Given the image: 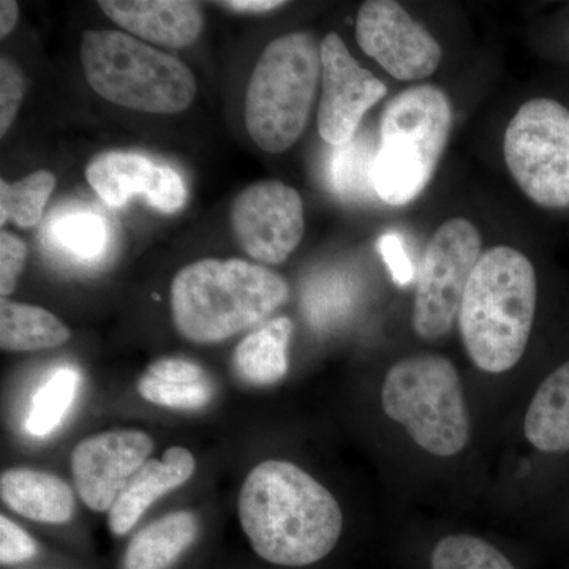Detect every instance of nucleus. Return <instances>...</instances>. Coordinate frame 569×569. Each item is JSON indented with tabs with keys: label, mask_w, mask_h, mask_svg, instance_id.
I'll list each match as a JSON object with an SVG mask.
<instances>
[{
	"label": "nucleus",
	"mask_w": 569,
	"mask_h": 569,
	"mask_svg": "<svg viewBox=\"0 0 569 569\" xmlns=\"http://www.w3.org/2000/svg\"><path fill=\"white\" fill-rule=\"evenodd\" d=\"M238 511L254 552L280 567H307L325 559L343 529L335 496L284 460H266L247 475Z\"/></svg>",
	"instance_id": "f257e3e1"
},
{
	"label": "nucleus",
	"mask_w": 569,
	"mask_h": 569,
	"mask_svg": "<svg viewBox=\"0 0 569 569\" xmlns=\"http://www.w3.org/2000/svg\"><path fill=\"white\" fill-rule=\"evenodd\" d=\"M537 302V272L526 254L508 246L481 254L458 318L463 347L478 369L503 373L518 365L529 346Z\"/></svg>",
	"instance_id": "f03ea898"
},
{
	"label": "nucleus",
	"mask_w": 569,
	"mask_h": 569,
	"mask_svg": "<svg viewBox=\"0 0 569 569\" xmlns=\"http://www.w3.org/2000/svg\"><path fill=\"white\" fill-rule=\"evenodd\" d=\"M288 283L263 266L201 260L171 284V313L183 339L216 343L260 323L287 301Z\"/></svg>",
	"instance_id": "7ed1b4c3"
},
{
	"label": "nucleus",
	"mask_w": 569,
	"mask_h": 569,
	"mask_svg": "<svg viewBox=\"0 0 569 569\" xmlns=\"http://www.w3.org/2000/svg\"><path fill=\"white\" fill-rule=\"evenodd\" d=\"M451 127V102L437 86H413L392 97L381 114L377 197L391 206L417 200L436 174Z\"/></svg>",
	"instance_id": "20e7f679"
},
{
	"label": "nucleus",
	"mask_w": 569,
	"mask_h": 569,
	"mask_svg": "<svg viewBox=\"0 0 569 569\" xmlns=\"http://www.w3.org/2000/svg\"><path fill=\"white\" fill-rule=\"evenodd\" d=\"M81 63L93 91L130 110L178 114L197 96V81L186 63L126 32H86Z\"/></svg>",
	"instance_id": "39448f33"
},
{
	"label": "nucleus",
	"mask_w": 569,
	"mask_h": 569,
	"mask_svg": "<svg viewBox=\"0 0 569 569\" xmlns=\"http://www.w3.org/2000/svg\"><path fill=\"white\" fill-rule=\"evenodd\" d=\"M320 78L321 44L312 33H287L266 47L246 96V126L258 148L280 153L299 140Z\"/></svg>",
	"instance_id": "423d86ee"
},
{
	"label": "nucleus",
	"mask_w": 569,
	"mask_h": 569,
	"mask_svg": "<svg viewBox=\"0 0 569 569\" xmlns=\"http://www.w3.org/2000/svg\"><path fill=\"white\" fill-rule=\"evenodd\" d=\"M385 413L419 448L451 458L467 447L470 415L458 369L440 355H415L389 369L381 389Z\"/></svg>",
	"instance_id": "0eeeda50"
},
{
	"label": "nucleus",
	"mask_w": 569,
	"mask_h": 569,
	"mask_svg": "<svg viewBox=\"0 0 569 569\" xmlns=\"http://www.w3.org/2000/svg\"><path fill=\"white\" fill-rule=\"evenodd\" d=\"M505 162L520 190L548 209L569 208V110L531 99L508 123Z\"/></svg>",
	"instance_id": "6e6552de"
},
{
	"label": "nucleus",
	"mask_w": 569,
	"mask_h": 569,
	"mask_svg": "<svg viewBox=\"0 0 569 569\" xmlns=\"http://www.w3.org/2000/svg\"><path fill=\"white\" fill-rule=\"evenodd\" d=\"M481 247V234L467 219L448 220L430 239L418 271L413 306V329L421 339H441L458 321Z\"/></svg>",
	"instance_id": "1a4fd4ad"
},
{
	"label": "nucleus",
	"mask_w": 569,
	"mask_h": 569,
	"mask_svg": "<svg viewBox=\"0 0 569 569\" xmlns=\"http://www.w3.org/2000/svg\"><path fill=\"white\" fill-rule=\"evenodd\" d=\"M236 239L253 260L279 264L305 236V206L293 187L261 181L247 187L231 208Z\"/></svg>",
	"instance_id": "9d476101"
},
{
	"label": "nucleus",
	"mask_w": 569,
	"mask_h": 569,
	"mask_svg": "<svg viewBox=\"0 0 569 569\" xmlns=\"http://www.w3.org/2000/svg\"><path fill=\"white\" fill-rule=\"evenodd\" d=\"M356 40L367 56L400 81L429 78L441 62L440 43L392 0H369L356 20Z\"/></svg>",
	"instance_id": "9b49d317"
},
{
	"label": "nucleus",
	"mask_w": 569,
	"mask_h": 569,
	"mask_svg": "<svg viewBox=\"0 0 569 569\" xmlns=\"http://www.w3.org/2000/svg\"><path fill=\"white\" fill-rule=\"evenodd\" d=\"M321 84L318 132L337 148L353 140L366 112L388 93L387 84L356 62L337 33L321 43Z\"/></svg>",
	"instance_id": "f8f14e48"
},
{
	"label": "nucleus",
	"mask_w": 569,
	"mask_h": 569,
	"mask_svg": "<svg viewBox=\"0 0 569 569\" xmlns=\"http://www.w3.org/2000/svg\"><path fill=\"white\" fill-rule=\"evenodd\" d=\"M152 451L151 436L137 429L110 430L78 443L71 452V473L86 507L110 512Z\"/></svg>",
	"instance_id": "ddd939ff"
},
{
	"label": "nucleus",
	"mask_w": 569,
	"mask_h": 569,
	"mask_svg": "<svg viewBox=\"0 0 569 569\" xmlns=\"http://www.w3.org/2000/svg\"><path fill=\"white\" fill-rule=\"evenodd\" d=\"M86 178L111 208H121L134 194H142L153 209L164 213L179 211L187 201L181 174L140 153H100L86 168Z\"/></svg>",
	"instance_id": "4468645a"
},
{
	"label": "nucleus",
	"mask_w": 569,
	"mask_h": 569,
	"mask_svg": "<svg viewBox=\"0 0 569 569\" xmlns=\"http://www.w3.org/2000/svg\"><path fill=\"white\" fill-rule=\"evenodd\" d=\"M100 9L138 39L181 50L203 31L200 6L189 0H100Z\"/></svg>",
	"instance_id": "2eb2a0df"
},
{
	"label": "nucleus",
	"mask_w": 569,
	"mask_h": 569,
	"mask_svg": "<svg viewBox=\"0 0 569 569\" xmlns=\"http://www.w3.org/2000/svg\"><path fill=\"white\" fill-rule=\"evenodd\" d=\"M197 462L189 449L174 447L160 460L149 459L133 475L108 512V526L118 537L129 533L146 511L164 493L171 492L194 473Z\"/></svg>",
	"instance_id": "dca6fc26"
},
{
	"label": "nucleus",
	"mask_w": 569,
	"mask_h": 569,
	"mask_svg": "<svg viewBox=\"0 0 569 569\" xmlns=\"http://www.w3.org/2000/svg\"><path fill=\"white\" fill-rule=\"evenodd\" d=\"M0 496L14 512L37 522L66 523L74 511V496L70 486L54 475L31 468L3 471Z\"/></svg>",
	"instance_id": "f3484780"
},
{
	"label": "nucleus",
	"mask_w": 569,
	"mask_h": 569,
	"mask_svg": "<svg viewBox=\"0 0 569 569\" xmlns=\"http://www.w3.org/2000/svg\"><path fill=\"white\" fill-rule=\"evenodd\" d=\"M523 430L538 451H569V361L557 367L535 392Z\"/></svg>",
	"instance_id": "a211bd4d"
},
{
	"label": "nucleus",
	"mask_w": 569,
	"mask_h": 569,
	"mask_svg": "<svg viewBox=\"0 0 569 569\" xmlns=\"http://www.w3.org/2000/svg\"><path fill=\"white\" fill-rule=\"evenodd\" d=\"M198 520L181 511L138 531L123 553L122 569H168L193 545Z\"/></svg>",
	"instance_id": "6ab92c4d"
},
{
	"label": "nucleus",
	"mask_w": 569,
	"mask_h": 569,
	"mask_svg": "<svg viewBox=\"0 0 569 569\" xmlns=\"http://www.w3.org/2000/svg\"><path fill=\"white\" fill-rule=\"evenodd\" d=\"M293 336V321L279 317L247 336L234 353L238 376L254 387L279 383L288 372V343Z\"/></svg>",
	"instance_id": "aec40b11"
},
{
	"label": "nucleus",
	"mask_w": 569,
	"mask_h": 569,
	"mask_svg": "<svg viewBox=\"0 0 569 569\" xmlns=\"http://www.w3.org/2000/svg\"><path fill=\"white\" fill-rule=\"evenodd\" d=\"M70 329L41 307L0 301V347L6 351H37L61 347Z\"/></svg>",
	"instance_id": "412c9836"
},
{
	"label": "nucleus",
	"mask_w": 569,
	"mask_h": 569,
	"mask_svg": "<svg viewBox=\"0 0 569 569\" xmlns=\"http://www.w3.org/2000/svg\"><path fill=\"white\" fill-rule=\"evenodd\" d=\"M376 146L369 138H353L339 146L332 160V186L346 200H362L377 197L373 186V167L377 159Z\"/></svg>",
	"instance_id": "4be33fe9"
},
{
	"label": "nucleus",
	"mask_w": 569,
	"mask_h": 569,
	"mask_svg": "<svg viewBox=\"0 0 569 569\" xmlns=\"http://www.w3.org/2000/svg\"><path fill=\"white\" fill-rule=\"evenodd\" d=\"M54 187V174L44 170L14 183L0 182V223L11 220L21 228L39 223Z\"/></svg>",
	"instance_id": "5701e85b"
},
{
	"label": "nucleus",
	"mask_w": 569,
	"mask_h": 569,
	"mask_svg": "<svg viewBox=\"0 0 569 569\" xmlns=\"http://www.w3.org/2000/svg\"><path fill=\"white\" fill-rule=\"evenodd\" d=\"M50 238L63 252L81 260H96L107 249L108 224L91 211L63 213L52 222Z\"/></svg>",
	"instance_id": "b1692460"
},
{
	"label": "nucleus",
	"mask_w": 569,
	"mask_h": 569,
	"mask_svg": "<svg viewBox=\"0 0 569 569\" xmlns=\"http://www.w3.org/2000/svg\"><path fill=\"white\" fill-rule=\"evenodd\" d=\"M78 385H80V376L73 369L66 367L58 370L40 388L33 397L31 415L28 419V430L32 436H50L52 430L61 425L77 395Z\"/></svg>",
	"instance_id": "393cba45"
},
{
	"label": "nucleus",
	"mask_w": 569,
	"mask_h": 569,
	"mask_svg": "<svg viewBox=\"0 0 569 569\" xmlns=\"http://www.w3.org/2000/svg\"><path fill=\"white\" fill-rule=\"evenodd\" d=\"M432 569H515L511 561L485 539L451 535L432 553Z\"/></svg>",
	"instance_id": "a878e982"
},
{
	"label": "nucleus",
	"mask_w": 569,
	"mask_h": 569,
	"mask_svg": "<svg viewBox=\"0 0 569 569\" xmlns=\"http://www.w3.org/2000/svg\"><path fill=\"white\" fill-rule=\"evenodd\" d=\"M353 301V287L339 274L321 276L307 284L305 309L310 323L329 326L346 316Z\"/></svg>",
	"instance_id": "bb28decb"
},
{
	"label": "nucleus",
	"mask_w": 569,
	"mask_h": 569,
	"mask_svg": "<svg viewBox=\"0 0 569 569\" xmlns=\"http://www.w3.org/2000/svg\"><path fill=\"white\" fill-rule=\"evenodd\" d=\"M138 392L142 399L156 406L179 408V410H198L208 406L212 389L208 381L204 383H171L157 380L148 373L138 381Z\"/></svg>",
	"instance_id": "cd10ccee"
},
{
	"label": "nucleus",
	"mask_w": 569,
	"mask_h": 569,
	"mask_svg": "<svg viewBox=\"0 0 569 569\" xmlns=\"http://www.w3.org/2000/svg\"><path fill=\"white\" fill-rule=\"evenodd\" d=\"M24 77L17 63L0 59V134L6 137L24 97Z\"/></svg>",
	"instance_id": "c85d7f7f"
},
{
	"label": "nucleus",
	"mask_w": 569,
	"mask_h": 569,
	"mask_svg": "<svg viewBox=\"0 0 569 569\" xmlns=\"http://www.w3.org/2000/svg\"><path fill=\"white\" fill-rule=\"evenodd\" d=\"M28 260V247L22 239L2 231L0 233V295L2 298L13 293L18 279L24 271Z\"/></svg>",
	"instance_id": "c756f323"
},
{
	"label": "nucleus",
	"mask_w": 569,
	"mask_h": 569,
	"mask_svg": "<svg viewBox=\"0 0 569 569\" xmlns=\"http://www.w3.org/2000/svg\"><path fill=\"white\" fill-rule=\"evenodd\" d=\"M37 553V545L28 531L7 516H0V561L2 565L21 563Z\"/></svg>",
	"instance_id": "7c9ffc66"
},
{
	"label": "nucleus",
	"mask_w": 569,
	"mask_h": 569,
	"mask_svg": "<svg viewBox=\"0 0 569 569\" xmlns=\"http://www.w3.org/2000/svg\"><path fill=\"white\" fill-rule=\"evenodd\" d=\"M378 250H380L396 284L408 287L413 282L415 268L399 236L395 233L381 236L378 241Z\"/></svg>",
	"instance_id": "2f4dec72"
},
{
	"label": "nucleus",
	"mask_w": 569,
	"mask_h": 569,
	"mask_svg": "<svg viewBox=\"0 0 569 569\" xmlns=\"http://www.w3.org/2000/svg\"><path fill=\"white\" fill-rule=\"evenodd\" d=\"M148 376L157 378V380L171 381V383H204L208 381L206 373L200 366L192 361L179 358H164L152 362L146 370Z\"/></svg>",
	"instance_id": "473e14b6"
},
{
	"label": "nucleus",
	"mask_w": 569,
	"mask_h": 569,
	"mask_svg": "<svg viewBox=\"0 0 569 569\" xmlns=\"http://www.w3.org/2000/svg\"><path fill=\"white\" fill-rule=\"evenodd\" d=\"M220 6L236 11H249V13H263L283 7L282 0H231V2H220Z\"/></svg>",
	"instance_id": "72a5a7b5"
},
{
	"label": "nucleus",
	"mask_w": 569,
	"mask_h": 569,
	"mask_svg": "<svg viewBox=\"0 0 569 569\" xmlns=\"http://www.w3.org/2000/svg\"><path fill=\"white\" fill-rule=\"evenodd\" d=\"M18 13H20V7L14 0H2L0 2V37L2 39H6L13 31L18 22Z\"/></svg>",
	"instance_id": "f704fd0d"
}]
</instances>
